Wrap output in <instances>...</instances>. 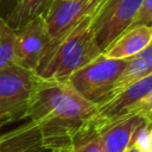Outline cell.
Listing matches in <instances>:
<instances>
[{
	"label": "cell",
	"mask_w": 152,
	"mask_h": 152,
	"mask_svg": "<svg viewBox=\"0 0 152 152\" xmlns=\"http://www.w3.org/2000/svg\"><path fill=\"white\" fill-rule=\"evenodd\" d=\"M96 113V104L82 97L66 81L40 80L26 119L38 125L48 148L63 150L69 147L78 131L91 122Z\"/></svg>",
	"instance_id": "cell-1"
},
{
	"label": "cell",
	"mask_w": 152,
	"mask_h": 152,
	"mask_svg": "<svg viewBox=\"0 0 152 152\" xmlns=\"http://www.w3.org/2000/svg\"><path fill=\"white\" fill-rule=\"evenodd\" d=\"M104 5L84 17L43 57L36 70L40 80L64 82L76 70L101 55L94 33V21Z\"/></svg>",
	"instance_id": "cell-2"
},
{
	"label": "cell",
	"mask_w": 152,
	"mask_h": 152,
	"mask_svg": "<svg viewBox=\"0 0 152 152\" xmlns=\"http://www.w3.org/2000/svg\"><path fill=\"white\" fill-rule=\"evenodd\" d=\"M39 81L36 72L15 64L0 70V127L26 119Z\"/></svg>",
	"instance_id": "cell-3"
},
{
	"label": "cell",
	"mask_w": 152,
	"mask_h": 152,
	"mask_svg": "<svg viewBox=\"0 0 152 152\" xmlns=\"http://www.w3.org/2000/svg\"><path fill=\"white\" fill-rule=\"evenodd\" d=\"M127 62L128 59H113L101 53L76 70L66 82L82 97L97 106L107 99Z\"/></svg>",
	"instance_id": "cell-4"
},
{
	"label": "cell",
	"mask_w": 152,
	"mask_h": 152,
	"mask_svg": "<svg viewBox=\"0 0 152 152\" xmlns=\"http://www.w3.org/2000/svg\"><path fill=\"white\" fill-rule=\"evenodd\" d=\"M106 2L107 0H53L44 13L46 31L50 39L45 55L84 17Z\"/></svg>",
	"instance_id": "cell-5"
},
{
	"label": "cell",
	"mask_w": 152,
	"mask_h": 152,
	"mask_svg": "<svg viewBox=\"0 0 152 152\" xmlns=\"http://www.w3.org/2000/svg\"><path fill=\"white\" fill-rule=\"evenodd\" d=\"M144 0H107L94 21V33L101 51L128 28Z\"/></svg>",
	"instance_id": "cell-6"
},
{
	"label": "cell",
	"mask_w": 152,
	"mask_h": 152,
	"mask_svg": "<svg viewBox=\"0 0 152 152\" xmlns=\"http://www.w3.org/2000/svg\"><path fill=\"white\" fill-rule=\"evenodd\" d=\"M49 43L44 14L27 21L15 31V65L36 72Z\"/></svg>",
	"instance_id": "cell-7"
},
{
	"label": "cell",
	"mask_w": 152,
	"mask_h": 152,
	"mask_svg": "<svg viewBox=\"0 0 152 152\" xmlns=\"http://www.w3.org/2000/svg\"><path fill=\"white\" fill-rule=\"evenodd\" d=\"M152 40V25H133L116 37L101 53L113 59H129Z\"/></svg>",
	"instance_id": "cell-8"
},
{
	"label": "cell",
	"mask_w": 152,
	"mask_h": 152,
	"mask_svg": "<svg viewBox=\"0 0 152 152\" xmlns=\"http://www.w3.org/2000/svg\"><path fill=\"white\" fill-rule=\"evenodd\" d=\"M45 148L42 132L32 120L0 135V152H39Z\"/></svg>",
	"instance_id": "cell-9"
},
{
	"label": "cell",
	"mask_w": 152,
	"mask_h": 152,
	"mask_svg": "<svg viewBox=\"0 0 152 152\" xmlns=\"http://www.w3.org/2000/svg\"><path fill=\"white\" fill-rule=\"evenodd\" d=\"M145 121L138 115L126 116L101 129L100 137L106 152H124L133 142L134 134Z\"/></svg>",
	"instance_id": "cell-10"
},
{
	"label": "cell",
	"mask_w": 152,
	"mask_h": 152,
	"mask_svg": "<svg viewBox=\"0 0 152 152\" xmlns=\"http://www.w3.org/2000/svg\"><path fill=\"white\" fill-rule=\"evenodd\" d=\"M150 74H152V40L144 50H141L139 53H137L135 56L128 59L124 72L118 78L115 86L113 87V89L110 90L106 100L115 96L134 81L144 76H147Z\"/></svg>",
	"instance_id": "cell-11"
},
{
	"label": "cell",
	"mask_w": 152,
	"mask_h": 152,
	"mask_svg": "<svg viewBox=\"0 0 152 152\" xmlns=\"http://www.w3.org/2000/svg\"><path fill=\"white\" fill-rule=\"evenodd\" d=\"M52 1L53 0H17L5 20L17 31L27 21L44 14Z\"/></svg>",
	"instance_id": "cell-12"
},
{
	"label": "cell",
	"mask_w": 152,
	"mask_h": 152,
	"mask_svg": "<svg viewBox=\"0 0 152 152\" xmlns=\"http://www.w3.org/2000/svg\"><path fill=\"white\" fill-rule=\"evenodd\" d=\"M68 152H106L100 133L90 124L78 131L71 139Z\"/></svg>",
	"instance_id": "cell-13"
},
{
	"label": "cell",
	"mask_w": 152,
	"mask_h": 152,
	"mask_svg": "<svg viewBox=\"0 0 152 152\" xmlns=\"http://www.w3.org/2000/svg\"><path fill=\"white\" fill-rule=\"evenodd\" d=\"M15 31L0 17V70L15 64Z\"/></svg>",
	"instance_id": "cell-14"
},
{
	"label": "cell",
	"mask_w": 152,
	"mask_h": 152,
	"mask_svg": "<svg viewBox=\"0 0 152 152\" xmlns=\"http://www.w3.org/2000/svg\"><path fill=\"white\" fill-rule=\"evenodd\" d=\"M132 115H138V116H141L144 118L146 121H150L152 122V91L146 95L144 99H141L140 101L135 102L134 104L129 106L128 108H126L125 110H122L120 114H118L110 122H115L122 118H126V116H132ZM107 127V126H106Z\"/></svg>",
	"instance_id": "cell-15"
},
{
	"label": "cell",
	"mask_w": 152,
	"mask_h": 152,
	"mask_svg": "<svg viewBox=\"0 0 152 152\" xmlns=\"http://www.w3.org/2000/svg\"><path fill=\"white\" fill-rule=\"evenodd\" d=\"M142 152H152V122L144 121L137 129L133 142Z\"/></svg>",
	"instance_id": "cell-16"
},
{
	"label": "cell",
	"mask_w": 152,
	"mask_h": 152,
	"mask_svg": "<svg viewBox=\"0 0 152 152\" xmlns=\"http://www.w3.org/2000/svg\"><path fill=\"white\" fill-rule=\"evenodd\" d=\"M133 25H152V0H144L133 23Z\"/></svg>",
	"instance_id": "cell-17"
},
{
	"label": "cell",
	"mask_w": 152,
	"mask_h": 152,
	"mask_svg": "<svg viewBox=\"0 0 152 152\" xmlns=\"http://www.w3.org/2000/svg\"><path fill=\"white\" fill-rule=\"evenodd\" d=\"M124 152H142V151H141L138 146H135L134 144H132V145H129V146H128Z\"/></svg>",
	"instance_id": "cell-18"
},
{
	"label": "cell",
	"mask_w": 152,
	"mask_h": 152,
	"mask_svg": "<svg viewBox=\"0 0 152 152\" xmlns=\"http://www.w3.org/2000/svg\"><path fill=\"white\" fill-rule=\"evenodd\" d=\"M65 150V148H63ZM63 150H49V148H45V150H42L39 152H63Z\"/></svg>",
	"instance_id": "cell-19"
},
{
	"label": "cell",
	"mask_w": 152,
	"mask_h": 152,
	"mask_svg": "<svg viewBox=\"0 0 152 152\" xmlns=\"http://www.w3.org/2000/svg\"><path fill=\"white\" fill-rule=\"evenodd\" d=\"M0 2H6V4H10V2H17V0H0ZM14 6V5H13Z\"/></svg>",
	"instance_id": "cell-20"
},
{
	"label": "cell",
	"mask_w": 152,
	"mask_h": 152,
	"mask_svg": "<svg viewBox=\"0 0 152 152\" xmlns=\"http://www.w3.org/2000/svg\"><path fill=\"white\" fill-rule=\"evenodd\" d=\"M63 152H68V148H65V150H63Z\"/></svg>",
	"instance_id": "cell-21"
}]
</instances>
